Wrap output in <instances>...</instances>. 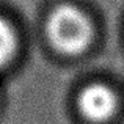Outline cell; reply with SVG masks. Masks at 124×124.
I'll use <instances>...</instances> for the list:
<instances>
[{
  "mask_svg": "<svg viewBox=\"0 0 124 124\" xmlns=\"http://www.w3.org/2000/svg\"><path fill=\"white\" fill-rule=\"evenodd\" d=\"M77 107L83 118L91 123H105L118 110V97L110 86L96 82L80 91Z\"/></svg>",
  "mask_w": 124,
  "mask_h": 124,
  "instance_id": "7a4b0ae2",
  "label": "cell"
},
{
  "mask_svg": "<svg viewBox=\"0 0 124 124\" xmlns=\"http://www.w3.org/2000/svg\"><path fill=\"white\" fill-rule=\"evenodd\" d=\"M47 39L64 55H79L90 47L94 36L91 19L76 5L63 3L50 11L46 22Z\"/></svg>",
  "mask_w": 124,
  "mask_h": 124,
  "instance_id": "6da1fadb",
  "label": "cell"
},
{
  "mask_svg": "<svg viewBox=\"0 0 124 124\" xmlns=\"http://www.w3.org/2000/svg\"><path fill=\"white\" fill-rule=\"evenodd\" d=\"M17 49V36L6 19L0 17V69L5 68L14 57Z\"/></svg>",
  "mask_w": 124,
  "mask_h": 124,
  "instance_id": "3957f363",
  "label": "cell"
}]
</instances>
